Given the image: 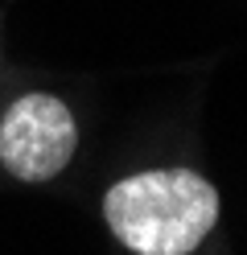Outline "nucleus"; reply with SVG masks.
I'll return each mask as SVG.
<instances>
[{
    "instance_id": "nucleus-1",
    "label": "nucleus",
    "mask_w": 247,
    "mask_h": 255,
    "mask_svg": "<svg viewBox=\"0 0 247 255\" xmlns=\"http://www.w3.org/2000/svg\"><path fill=\"white\" fill-rule=\"evenodd\" d=\"M103 214L136 255H190L219 222V194L190 169L136 173L111 185Z\"/></svg>"
},
{
    "instance_id": "nucleus-2",
    "label": "nucleus",
    "mask_w": 247,
    "mask_h": 255,
    "mask_svg": "<svg viewBox=\"0 0 247 255\" xmlns=\"http://www.w3.org/2000/svg\"><path fill=\"white\" fill-rule=\"evenodd\" d=\"M74 156V116L54 95H25L0 124V161L21 181L58 177Z\"/></svg>"
}]
</instances>
